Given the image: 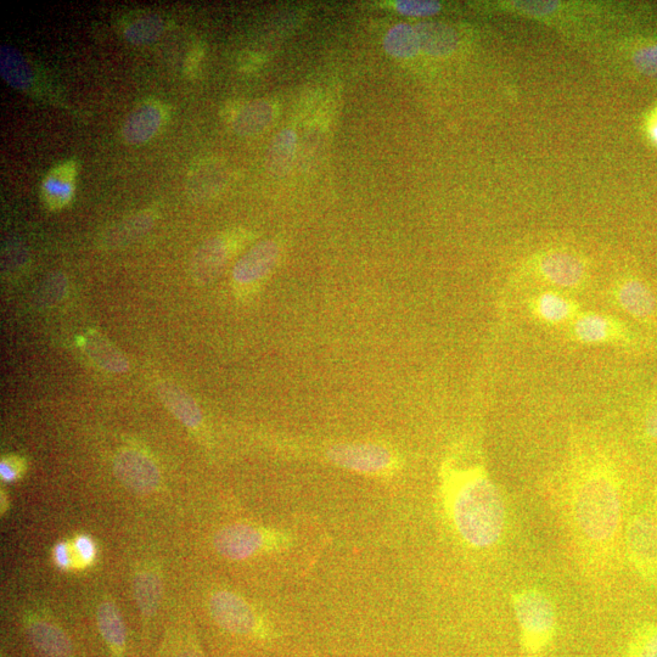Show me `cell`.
Here are the masks:
<instances>
[{"instance_id": "6da1fadb", "label": "cell", "mask_w": 657, "mask_h": 657, "mask_svg": "<svg viewBox=\"0 0 657 657\" xmlns=\"http://www.w3.org/2000/svg\"><path fill=\"white\" fill-rule=\"evenodd\" d=\"M554 509L584 576L604 584L623 548V487L614 458L591 435L572 437L552 486Z\"/></svg>"}, {"instance_id": "7a4b0ae2", "label": "cell", "mask_w": 657, "mask_h": 657, "mask_svg": "<svg viewBox=\"0 0 657 657\" xmlns=\"http://www.w3.org/2000/svg\"><path fill=\"white\" fill-rule=\"evenodd\" d=\"M441 497L454 532L466 546L485 550L501 542L507 509L480 449L464 445L446 459Z\"/></svg>"}, {"instance_id": "3957f363", "label": "cell", "mask_w": 657, "mask_h": 657, "mask_svg": "<svg viewBox=\"0 0 657 657\" xmlns=\"http://www.w3.org/2000/svg\"><path fill=\"white\" fill-rule=\"evenodd\" d=\"M520 645L526 657H541L558 631V614L553 600L538 588H524L511 595Z\"/></svg>"}, {"instance_id": "277c9868", "label": "cell", "mask_w": 657, "mask_h": 657, "mask_svg": "<svg viewBox=\"0 0 657 657\" xmlns=\"http://www.w3.org/2000/svg\"><path fill=\"white\" fill-rule=\"evenodd\" d=\"M327 457L339 468L358 474L386 475L396 469V457L379 443H341L328 449Z\"/></svg>"}, {"instance_id": "5b68a950", "label": "cell", "mask_w": 657, "mask_h": 657, "mask_svg": "<svg viewBox=\"0 0 657 657\" xmlns=\"http://www.w3.org/2000/svg\"><path fill=\"white\" fill-rule=\"evenodd\" d=\"M626 557L645 581L657 582V526L645 515H636L623 533Z\"/></svg>"}, {"instance_id": "8992f818", "label": "cell", "mask_w": 657, "mask_h": 657, "mask_svg": "<svg viewBox=\"0 0 657 657\" xmlns=\"http://www.w3.org/2000/svg\"><path fill=\"white\" fill-rule=\"evenodd\" d=\"M245 240V235L239 232L222 233L206 240L196 250L190 263V271L196 282L206 284L215 279L244 245Z\"/></svg>"}, {"instance_id": "52a82bcc", "label": "cell", "mask_w": 657, "mask_h": 657, "mask_svg": "<svg viewBox=\"0 0 657 657\" xmlns=\"http://www.w3.org/2000/svg\"><path fill=\"white\" fill-rule=\"evenodd\" d=\"M279 538L268 531L245 524L223 527L213 538V546L222 557L230 560H245L277 546Z\"/></svg>"}, {"instance_id": "ba28073f", "label": "cell", "mask_w": 657, "mask_h": 657, "mask_svg": "<svg viewBox=\"0 0 657 657\" xmlns=\"http://www.w3.org/2000/svg\"><path fill=\"white\" fill-rule=\"evenodd\" d=\"M279 245L273 240L261 241L240 258L233 271L235 290L241 296L250 295L277 266Z\"/></svg>"}, {"instance_id": "9c48e42d", "label": "cell", "mask_w": 657, "mask_h": 657, "mask_svg": "<svg viewBox=\"0 0 657 657\" xmlns=\"http://www.w3.org/2000/svg\"><path fill=\"white\" fill-rule=\"evenodd\" d=\"M114 473L123 486L136 494L154 493L161 475L154 460L138 449L126 448L116 454Z\"/></svg>"}, {"instance_id": "30bf717a", "label": "cell", "mask_w": 657, "mask_h": 657, "mask_svg": "<svg viewBox=\"0 0 657 657\" xmlns=\"http://www.w3.org/2000/svg\"><path fill=\"white\" fill-rule=\"evenodd\" d=\"M209 606L213 620L230 633L249 637L260 627L254 609L237 594L228 591L213 593Z\"/></svg>"}, {"instance_id": "8fae6325", "label": "cell", "mask_w": 657, "mask_h": 657, "mask_svg": "<svg viewBox=\"0 0 657 657\" xmlns=\"http://www.w3.org/2000/svg\"><path fill=\"white\" fill-rule=\"evenodd\" d=\"M572 340L583 345L621 344L628 338L623 324L614 317L595 312H581L570 323Z\"/></svg>"}, {"instance_id": "7c38bea8", "label": "cell", "mask_w": 657, "mask_h": 657, "mask_svg": "<svg viewBox=\"0 0 657 657\" xmlns=\"http://www.w3.org/2000/svg\"><path fill=\"white\" fill-rule=\"evenodd\" d=\"M539 274L555 288L574 290L583 284L586 267L580 257L570 252L553 251L542 257Z\"/></svg>"}, {"instance_id": "4fadbf2b", "label": "cell", "mask_w": 657, "mask_h": 657, "mask_svg": "<svg viewBox=\"0 0 657 657\" xmlns=\"http://www.w3.org/2000/svg\"><path fill=\"white\" fill-rule=\"evenodd\" d=\"M167 110L160 101H145L134 109L122 126V138L127 144L140 145L149 142L166 121Z\"/></svg>"}, {"instance_id": "5bb4252c", "label": "cell", "mask_w": 657, "mask_h": 657, "mask_svg": "<svg viewBox=\"0 0 657 657\" xmlns=\"http://www.w3.org/2000/svg\"><path fill=\"white\" fill-rule=\"evenodd\" d=\"M229 172L224 162L204 159L190 167L187 192L193 200L204 201L217 195L227 184Z\"/></svg>"}, {"instance_id": "9a60e30c", "label": "cell", "mask_w": 657, "mask_h": 657, "mask_svg": "<svg viewBox=\"0 0 657 657\" xmlns=\"http://www.w3.org/2000/svg\"><path fill=\"white\" fill-rule=\"evenodd\" d=\"M614 300L623 312L634 319L645 322L656 317L657 297L642 280H623L615 288Z\"/></svg>"}, {"instance_id": "2e32d148", "label": "cell", "mask_w": 657, "mask_h": 657, "mask_svg": "<svg viewBox=\"0 0 657 657\" xmlns=\"http://www.w3.org/2000/svg\"><path fill=\"white\" fill-rule=\"evenodd\" d=\"M530 311L539 322L548 325L570 324L581 313L574 300L557 291H544L533 297Z\"/></svg>"}, {"instance_id": "e0dca14e", "label": "cell", "mask_w": 657, "mask_h": 657, "mask_svg": "<svg viewBox=\"0 0 657 657\" xmlns=\"http://www.w3.org/2000/svg\"><path fill=\"white\" fill-rule=\"evenodd\" d=\"M76 162L66 161L55 166L42 184L43 200L50 210L63 209L75 193Z\"/></svg>"}, {"instance_id": "ac0fdd59", "label": "cell", "mask_w": 657, "mask_h": 657, "mask_svg": "<svg viewBox=\"0 0 657 657\" xmlns=\"http://www.w3.org/2000/svg\"><path fill=\"white\" fill-rule=\"evenodd\" d=\"M156 217L153 211H143L133 213V215L123 218L119 223L114 224L106 229L101 235V245L106 249H115V247L125 246L132 243L153 228Z\"/></svg>"}, {"instance_id": "d6986e66", "label": "cell", "mask_w": 657, "mask_h": 657, "mask_svg": "<svg viewBox=\"0 0 657 657\" xmlns=\"http://www.w3.org/2000/svg\"><path fill=\"white\" fill-rule=\"evenodd\" d=\"M275 110L271 101L258 99L247 103L232 117V128L240 137H254L266 131L274 120Z\"/></svg>"}, {"instance_id": "ffe728a7", "label": "cell", "mask_w": 657, "mask_h": 657, "mask_svg": "<svg viewBox=\"0 0 657 657\" xmlns=\"http://www.w3.org/2000/svg\"><path fill=\"white\" fill-rule=\"evenodd\" d=\"M157 395L174 417L189 429H199L202 425L201 409L187 392L171 383H160L156 387Z\"/></svg>"}, {"instance_id": "44dd1931", "label": "cell", "mask_w": 657, "mask_h": 657, "mask_svg": "<svg viewBox=\"0 0 657 657\" xmlns=\"http://www.w3.org/2000/svg\"><path fill=\"white\" fill-rule=\"evenodd\" d=\"M28 637L47 657H72V645L58 626L48 621L33 620L27 627Z\"/></svg>"}, {"instance_id": "7402d4cb", "label": "cell", "mask_w": 657, "mask_h": 657, "mask_svg": "<svg viewBox=\"0 0 657 657\" xmlns=\"http://www.w3.org/2000/svg\"><path fill=\"white\" fill-rule=\"evenodd\" d=\"M420 50L432 56L452 54L458 47V35L442 22H421L415 26Z\"/></svg>"}, {"instance_id": "603a6c76", "label": "cell", "mask_w": 657, "mask_h": 657, "mask_svg": "<svg viewBox=\"0 0 657 657\" xmlns=\"http://www.w3.org/2000/svg\"><path fill=\"white\" fill-rule=\"evenodd\" d=\"M82 347L87 355L101 368L111 373H126L128 362L122 353L97 331H88L82 338Z\"/></svg>"}, {"instance_id": "cb8c5ba5", "label": "cell", "mask_w": 657, "mask_h": 657, "mask_svg": "<svg viewBox=\"0 0 657 657\" xmlns=\"http://www.w3.org/2000/svg\"><path fill=\"white\" fill-rule=\"evenodd\" d=\"M97 620L101 636L111 650L121 656L126 647V628L115 603L103 600L98 606Z\"/></svg>"}, {"instance_id": "d4e9b609", "label": "cell", "mask_w": 657, "mask_h": 657, "mask_svg": "<svg viewBox=\"0 0 657 657\" xmlns=\"http://www.w3.org/2000/svg\"><path fill=\"white\" fill-rule=\"evenodd\" d=\"M297 136L292 129L285 128L269 144L266 155L268 171L275 176H283L290 170L296 154Z\"/></svg>"}, {"instance_id": "484cf974", "label": "cell", "mask_w": 657, "mask_h": 657, "mask_svg": "<svg viewBox=\"0 0 657 657\" xmlns=\"http://www.w3.org/2000/svg\"><path fill=\"white\" fill-rule=\"evenodd\" d=\"M134 598L140 612L150 619L159 608L162 597V581L159 574L151 569L138 572L134 578Z\"/></svg>"}, {"instance_id": "4316f807", "label": "cell", "mask_w": 657, "mask_h": 657, "mask_svg": "<svg viewBox=\"0 0 657 657\" xmlns=\"http://www.w3.org/2000/svg\"><path fill=\"white\" fill-rule=\"evenodd\" d=\"M0 72L5 81L20 91H27L33 83V72L24 56L10 46L0 47Z\"/></svg>"}, {"instance_id": "83f0119b", "label": "cell", "mask_w": 657, "mask_h": 657, "mask_svg": "<svg viewBox=\"0 0 657 657\" xmlns=\"http://www.w3.org/2000/svg\"><path fill=\"white\" fill-rule=\"evenodd\" d=\"M385 50L391 56L400 59H409L420 52L415 27L407 24L393 26L385 37Z\"/></svg>"}, {"instance_id": "f1b7e54d", "label": "cell", "mask_w": 657, "mask_h": 657, "mask_svg": "<svg viewBox=\"0 0 657 657\" xmlns=\"http://www.w3.org/2000/svg\"><path fill=\"white\" fill-rule=\"evenodd\" d=\"M164 30V20L159 15L149 14L131 22L123 31V36L133 44H149L156 41Z\"/></svg>"}, {"instance_id": "f546056e", "label": "cell", "mask_w": 657, "mask_h": 657, "mask_svg": "<svg viewBox=\"0 0 657 657\" xmlns=\"http://www.w3.org/2000/svg\"><path fill=\"white\" fill-rule=\"evenodd\" d=\"M628 657H657V625H645L633 634Z\"/></svg>"}, {"instance_id": "4dcf8cb0", "label": "cell", "mask_w": 657, "mask_h": 657, "mask_svg": "<svg viewBox=\"0 0 657 657\" xmlns=\"http://www.w3.org/2000/svg\"><path fill=\"white\" fill-rule=\"evenodd\" d=\"M396 8L401 14L414 16V18H429L441 10V4L438 2H426V0H403L397 2Z\"/></svg>"}, {"instance_id": "1f68e13d", "label": "cell", "mask_w": 657, "mask_h": 657, "mask_svg": "<svg viewBox=\"0 0 657 657\" xmlns=\"http://www.w3.org/2000/svg\"><path fill=\"white\" fill-rule=\"evenodd\" d=\"M66 291V278L63 274L55 273L50 275L47 282L44 283L41 290V300L46 305H54V303L61 300Z\"/></svg>"}, {"instance_id": "d6a6232c", "label": "cell", "mask_w": 657, "mask_h": 657, "mask_svg": "<svg viewBox=\"0 0 657 657\" xmlns=\"http://www.w3.org/2000/svg\"><path fill=\"white\" fill-rule=\"evenodd\" d=\"M633 63L644 75L657 77V44L638 50L634 55Z\"/></svg>"}, {"instance_id": "836d02e7", "label": "cell", "mask_w": 657, "mask_h": 657, "mask_svg": "<svg viewBox=\"0 0 657 657\" xmlns=\"http://www.w3.org/2000/svg\"><path fill=\"white\" fill-rule=\"evenodd\" d=\"M515 9H518L521 11V13H524L526 15H531V16H546L554 13L555 10L558 9V2H529V0H525V2H519V0H516V2L513 3Z\"/></svg>"}, {"instance_id": "e575fe53", "label": "cell", "mask_w": 657, "mask_h": 657, "mask_svg": "<svg viewBox=\"0 0 657 657\" xmlns=\"http://www.w3.org/2000/svg\"><path fill=\"white\" fill-rule=\"evenodd\" d=\"M24 460L18 457H9L2 460L0 463V477L5 482L15 481L25 471Z\"/></svg>"}, {"instance_id": "d590c367", "label": "cell", "mask_w": 657, "mask_h": 657, "mask_svg": "<svg viewBox=\"0 0 657 657\" xmlns=\"http://www.w3.org/2000/svg\"><path fill=\"white\" fill-rule=\"evenodd\" d=\"M73 548L75 552L80 557L81 566L92 564L95 559V550L94 543L91 538L87 536H78L73 542Z\"/></svg>"}, {"instance_id": "8d00e7d4", "label": "cell", "mask_w": 657, "mask_h": 657, "mask_svg": "<svg viewBox=\"0 0 657 657\" xmlns=\"http://www.w3.org/2000/svg\"><path fill=\"white\" fill-rule=\"evenodd\" d=\"M644 434L650 440L657 441V397L650 404L644 417Z\"/></svg>"}, {"instance_id": "74e56055", "label": "cell", "mask_w": 657, "mask_h": 657, "mask_svg": "<svg viewBox=\"0 0 657 657\" xmlns=\"http://www.w3.org/2000/svg\"><path fill=\"white\" fill-rule=\"evenodd\" d=\"M202 58H204V49L201 46H196L190 50L187 58L184 61V73L188 77H193L199 70Z\"/></svg>"}, {"instance_id": "f35d334b", "label": "cell", "mask_w": 657, "mask_h": 657, "mask_svg": "<svg viewBox=\"0 0 657 657\" xmlns=\"http://www.w3.org/2000/svg\"><path fill=\"white\" fill-rule=\"evenodd\" d=\"M54 559L56 565L61 567V569H69L73 566V561L71 558V550L67 547L66 543H60L54 549Z\"/></svg>"}, {"instance_id": "ab89813d", "label": "cell", "mask_w": 657, "mask_h": 657, "mask_svg": "<svg viewBox=\"0 0 657 657\" xmlns=\"http://www.w3.org/2000/svg\"><path fill=\"white\" fill-rule=\"evenodd\" d=\"M177 657H202V655L199 654L198 651L185 650V651H183V653L179 654Z\"/></svg>"}, {"instance_id": "60d3db41", "label": "cell", "mask_w": 657, "mask_h": 657, "mask_svg": "<svg viewBox=\"0 0 657 657\" xmlns=\"http://www.w3.org/2000/svg\"><path fill=\"white\" fill-rule=\"evenodd\" d=\"M651 136H653L655 142H657V122L655 123L653 128H651Z\"/></svg>"}, {"instance_id": "b9f144b4", "label": "cell", "mask_w": 657, "mask_h": 657, "mask_svg": "<svg viewBox=\"0 0 657 657\" xmlns=\"http://www.w3.org/2000/svg\"><path fill=\"white\" fill-rule=\"evenodd\" d=\"M656 526H657V491L655 492Z\"/></svg>"}]
</instances>
